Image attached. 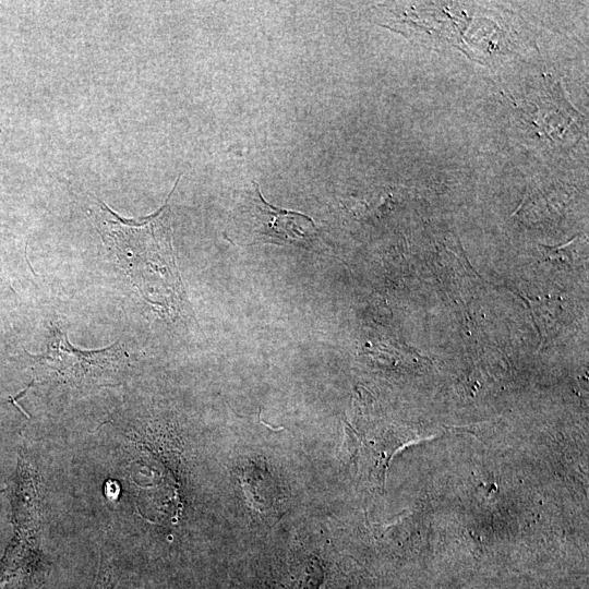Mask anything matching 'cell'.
<instances>
[{"label": "cell", "mask_w": 589, "mask_h": 589, "mask_svg": "<svg viewBox=\"0 0 589 589\" xmlns=\"http://www.w3.org/2000/svg\"><path fill=\"white\" fill-rule=\"evenodd\" d=\"M252 184V189L243 191L242 203L248 238L259 242L293 244L313 237L315 224L310 217L271 205L264 200L259 185Z\"/></svg>", "instance_id": "cell-1"}, {"label": "cell", "mask_w": 589, "mask_h": 589, "mask_svg": "<svg viewBox=\"0 0 589 589\" xmlns=\"http://www.w3.org/2000/svg\"><path fill=\"white\" fill-rule=\"evenodd\" d=\"M118 579L113 563L103 555L94 589H115Z\"/></svg>", "instance_id": "cell-2"}, {"label": "cell", "mask_w": 589, "mask_h": 589, "mask_svg": "<svg viewBox=\"0 0 589 589\" xmlns=\"http://www.w3.org/2000/svg\"><path fill=\"white\" fill-rule=\"evenodd\" d=\"M34 384V381H32L27 387H25L22 392H20L16 396L14 397H10L9 399L7 400H3V401H0V405H5V404H12L15 406V408L21 412L23 413L26 418H31V416L24 411V409L19 405L16 404V400L21 399L22 397L25 396V394L27 393V390L33 386Z\"/></svg>", "instance_id": "cell-3"}, {"label": "cell", "mask_w": 589, "mask_h": 589, "mask_svg": "<svg viewBox=\"0 0 589 589\" xmlns=\"http://www.w3.org/2000/svg\"><path fill=\"white\" fill-rule=\"evenodd\" d=\"M3 491H4V490H3V489H1V490H0V493H1V492H3Z\"/></svg>", "instance_id": "cell-4"}]
</instances>
